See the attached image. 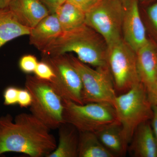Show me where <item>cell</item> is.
Returning a JSON list of instances; mask_svg holds the SVG:
<instances>
[{"label": "cell", "instance_id": "cell-29", "mask_svg": "<svg viewBox=\"0 0 157 157\" xmlns=\"http://www.w3.org/2000/svg\"><path fill=\"white\" fill-rule=\"evenodd\" d=\"M11 0H0V9H7Z\"/></svg>", "mask_w": 157, "mask_h": 157}, {"label": "cell", "instance_id": "cell-30", "mask_svg": "<svg viewBox=\"0 0 157 157\" xmlns=\"http://www.w3.org/2000/svg\"><path fill=\"white\" fill-rule=\"evenodd\" d=\"M121 1L122 2H126V1H127V0H121Z\"/></svg>", "mask_w": 157, "mask_h": 157}, {"label": "cell", "instance_id": "cell-31", "mask_svg": "<svg viewBox=\"0 0 157 157\" xmlns=\"http://www.w3.org/2000/svg\"><path fill=\"white\" fill-rule=\"evenodd\" d=\"M67 0H63V3H64L65 2H66Z\"/></svg>", "mask_w": 157, "mask_h": 157}, {"label": "cell", "instance_id": "cell-2", "mask_svg": "<svg viewBox=\"0 0 157 157\" xmlns=\"http://www.w3.org/2000/svg\"><path fill=\"white\" fill-rule=\"evenodd\" d=\"M108 47L104 39L88 26L84 25L62 35L49 46L43 56L76 53L82 63L96 68L106 67Z\"/></svg>", "mask_w": 157, "mask_h": 157}, {"label": "cell", "instance_id": "cell-6", "mask_svg": "<svg viewBox=\"0 0 157 157\" xmlns=\"http://www.w3.org/2000/svg\"><path fill=\"white\" fill-rule=\"evenodd\" d=\"M68 56L81 78L83 104L107 103L113 105L117 95L108 66L94 69L77 58Z\"/></svg>", "mask_w": 157, "mask_h": 157}, {"label": "cell", "instance_id": "cell-16", "mask_svg": "<svg viewBox=\"0 0 157 157\" xmlns=\"http://www.w3.org/2000/svg\"><path fill=\"white\" fill-rule=\"evenodd\" d=\"M59 129L58 144L47 157H78L79 132L67 123L62 124Z\"/></svg>", "mask_w": 157, "mask_h": 157}, {"label": "cell", "instance_id": "cell-26", "mask_svg": "<svg viewBox=\"0 0 157 157\" xmlns=\"http://www.w3.org/2000/svg\"><path fill=\"white\" fill-rule=\"evenodd\" d=\"M48 8L51 14L55 13L59 6L63 4V0H40Z\"/></svg>", "mask_w": 157, "mask_h": 157}, {"label": "cell", "instance_id": "cell-15", "mask_svg": "<svg viewBox=\"0 0 157 157\" xmlns=\"http://www.w3.org/2000/svg\"><path fill=\"white\" fill-rule=\"evenodd\" d=\"M95 133L105 148L114 157L125 156L129 143L119 122L108 125Z\"/></svg>", "mask_w": 157, "mask_h": 157}, {"label": "cell", "instance_id": "cell-13", "mask_svg": "<svg viewBox=\"0 0 157 157\" xmlns=\"http://www.w3.org/2000/svg\"><path fill=\"white\" fill-rule=\"evenodd\" d=\"M8 8L20 23L31 29L51 14L40 0H11Z\"/></svg>", "mask_w": 157, "mask_h": 157}, {"label": "cell", "instance_id": "cell-5", "mask_svg": "<svg viewBox=\"0 0 157 157\" xmlns=\"http://www.w3.org/2000/svg\"><path fill=\"white\" fill-rule=\"evenodd\" d=\"M63 101L64 122L72 125L79 132L95 133L118 122L114 107L109 103L79 104L65 99Z\"/></svg>", "mask_w": 157, "mask_h": 157}, {"label": "cell", "instance_id": "cell-10", "mask_svg": "<svg viewBox=\"0 0 157 157\" xmlns=\"http://www.w3.org/2000/svg\"><path fill=\"white\" fill-rule=\"evenodd\" d=\"M122 34L124 41L136 52L148 41L137 0H131L124 7Z\"/></svg>", "mask_w": 157, "mask_h": 157}, {"label": "cell", "instance_id": "cell-19", "mask_svg": "<svg viewBox=\"0 0 157 157\" xmlns=\"http://www.w3.org/2000/svg\"><path fill=\"white\" fill-rule=\"evenodd\" d=\"M78 157H114L92 132H79Z\"/></svg>", "mask_w": 157, "mask_h": 157}, {"label": "cell", "instance_id": "cell-14", "mask_svg": "<svg viewBox=\"0 0 157 157\" xmlns=\"http://www.w3.org/2000/svg\"><path fill=\"white\" fill-rule=\"evenodd\" d=\"M128 151L135 157H157V142L148 121L140 124L135 130Z\"/></svg>", "mask_w": 157, "mask_h": 157}, {"label": "cell", "instance_id": "cell-18", "mask_svg": "<svg viewBox=\"0 0 157 157\" xmlns=\"http://www.w3.org/2000/svg\"><path fill=\"white\" fill-rule=\"evenodd\" d=\"M55 13L63 33L74 30L86 24L85 12L67 1L59 6Z\"/></svg>", "mask_w": 157, "mask_h": 157}, {"label": "cell", "instance_id": "cell-12", "mask_svg": "<svg viewBox=\"0 0 157 157\" xmlns=\"http://www.w3.org/2000/svg\"><path fill=\"white\" fill-rule=\"evenodd\" d=\"M136 57L139 78L149 95L154 87L157 75V46L149 40L137 51Z\"/></svg>", "mask_w": 157, "mask_h": 157}, {"label": "cell", "instance_id": "cell-23", "mask_svg": "<svg viewBox=\"0 0 157 157\" xmlns=\"http://www.w3.org/2000/svg\"><path fill=\"white\" fill-rule=\"evenodd\" d=\"M101 0H67L84 12H86L96 6Z\"/></svg>", "mask_w": 157, "mask_h": 157}, {"label": "cell", "instance_id": "cell-9", "mask_svg": "<svg viewBox=\"0 0 157 157\" xmlns=\"http://www.w3.org/2000/svg\"><path fill=\"white\" fill-rule=\"evenodd\" d=\"M42 60L47 62L53 70L55 77L50 82L62 99L83 104L81 78L68 55L43 56Z\"/></svg>", "mask_w": 157, "mask_h": 157}, {"label": "cell", "instance_id": "cell-17", "mask_svg": "<svg viewBox=\"0 0 157 157\" xmlns=\"http://www.w3.org/2000/svg\"><path fill=\"white\" fill-rule=\"evenodd\" d=\"M30 31L19 22L9 8L0 9V48L18 37L29 36Z\"/></svg>", "mask_w": 157, "mask_h": 157}, {"label": "cell", "instance_id": "cell-24", "mask_svg": "<svg viewBox=\"0 0 157 157\" xmlns=\"http://www.w3.org/2000/svg\"><path fill=\"white\" fill-rule=\"evenodd\" d=\"M32 102L30 93L26 89H19L17 104L21 107H30Z\"/></svg>", "mask_w": 157, "mask_h": 157}, {"label": "cell", "instance_id": "cell-7", "mask_svg": "<svg viewBox=\"0 0 157 157\" xmlns=\"http://www.w3.org/2000/svg\"><path fill=\"white\" fill-rule=\"evenodd\" d=\"M121 0H101L86 12L85 24L98 33L107 47L122 39L124 6Z\"/></svg>", "mask_w": 157, "mask_h": 157}, {"label": "cell", "instance_id": "cell-25", "mask_svg": "<svg viewBox=\"0 0 157 157\" xmlns=\"http://www.w3.org/2000/svg\"><path fill=\"white\" fill-rule=\"evenodd\" d=\"M147 14L149 19L157 32V2L149 7Z\"/></svg>", "mask_w": 157, "mask_h": 157}, {"label": "cell", "instance_id": "cell-11", "mask_svg": "<svg viewBox=\"0 0 157 157\" xmlns=\"http://www.w3.org/2000/svg\"><path fill=\"white\" fill-rule=\"evenodd\" d=\"M62 33L56 14H50L31 29L29 43L43 53Z\"/></svg>", "mask_w": 157, "mask_h": 157}, {"label": "cell", "instance_id": "cell-8", "mask_svg": "<svg viewBox=\"0 0 157 157\" xmlns=\"http://www.w3.org/2000/svg\"><path fill=\"white\" fill-rule=\"evenodd\" d=\"M107 64L116 93L124 94L140 82L136 52L122 39L108 46Z\"/></svg>", "mask_w": 157, "mask_h": 157}, {"label": "cell", "instance_id": "cell-3", "mask_svg": "<svg viewBox=\"0 0 157 157\" xmlns=\"http://www.w3.org/2000/svg\"><path fill=\"white\" fill-rule=\"evenodd\" d=\"M113 105L129 144L137 127L152 117V104L146 88L139 82L126 92L117 96Z\"/></svg>", "mask_w": 157, "mask_h": 157}, {"label": "cell", "instance_id": "cell-32", "mask_svg": "<svg viewBox=\"0 0 157 157\" xmlns=\"http://www.w3.org/2000/svg\"><path fill=\"white\" fill-rule=\"evenodd\" d=\"M141 1H146V0H141Z\"/></svg>", "mask_w": 157, "mask_h": 157}, {"label": "cell", "instance_id": "cell-28", "mask_svg": "<svg viewBox=\"0 0 157 157\" xmlns=\"http://www.w3.org/2000/svg\"><path fill=\"white\" fill-rule=\"evenodd\" d=\"M148 97L152 105H157V75L154 86Z\"/></svg>", "mask_w": 157, "mask_h": 157}, {"label": "cell", "instance_id": "cell-27", "mask_svg": "<svg viewBox=\"0 0 157 157\" xmlns=\"http://www.w3.org/2000/svg\"><path fill=\"white\" fill-rule=\"evenodd\" d=\"M152 110L151 127L157 142V105H152Z\"/></svg>", "mask_w": 157, "mask_h": 157}, {"label": "cell", "instance_id": "cell-4", "mask_svg": "<svg viewBox=\"0 0 157 157\" xmlns=\"http://www.w3.org/2000/svg\"><path fill=\"white\" fill-rule=\"evenodd\" d=\"M25 88L32 96L30 110L33 115L50 129L59 128L64 123L63 99L50 82L28 75Z\"/></svg>", "mask_w": 157, "mask_h": 157}, {"label": "cell", "instance_id": "cell-20", "mask_svg": "<svg viewBox=\"0 0 157 157\" xmlns=\"http://www.w3.org/2000/svg\"><path fill=\"white\" fill-rule=\"evenodd\" d=\"M35 76L40 79L51 81L55 77L53 70L47 62L42 60L39 62L34 72Z\"/></svg>", "mask_w": 157, "mask_h": 157}, {"label": "cell", "instance_id": "cell-21", "mask_svg": "<svg viewBox=\"0 0 157 157\" xmlns=\"http://www.w3.org/2000/svg\"><path fill=\"white\" fill-rule=\"evenodd\" d=\"M36 57L32 55H27L21 57L19 62L20 69L27 74L34 73L38 64Z\"/></svg>", "mask_w": 157, "mask_h": 157}, {"label": "cell", "instance_id": "cell-22", "mask_svg": "<svg viewBox=\"0 0 157 157\" xmlns=\"http://www.w3.org/2000/svg\"><path fill=\"white\" fill-rule=\"evenodd\" d=\"M19 89L15 86H10L6 88L4 92V104L6 106L17 104Z\"/></svg>", "mask_w": 157, "mask_h": 157}, {"label": "cell", "instance_id": "cell-1", "mask_svg": "<svg viewBox=\"0 0 157 157\" xmlns=\"http://www.w3.org/2000/svg\"><path fill=\"white\" fill-rule=\"evenodd\" d=\"M51 129L32 113L14 118L0 117V156L6 152L21 153L31 157H47L57 147Z\"/></svg>", "mask_w": 157, "mask_h": 157}]
</instances>
